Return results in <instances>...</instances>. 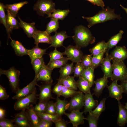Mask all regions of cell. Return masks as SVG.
<instances>
[{
	"instance_id": "6da1fadb",
	"label": "cell",
	"mask_w": 127,
	"mask_h": 127,
	"mask_svg": "<svg viewBox=\"0 0 127 127\" xmlns=\"http://www.w3.org/2000/svg\"><path fill=\"white\" fill-rule=\"evenodd\" d=\"M76 44L79 47L84 48L95 41V38L90 30L82 25L76 26L75 29V34L72 37Z\"/></svg>"
},
{
	"instance_id": "7a4b0ae2",
	"label": "cell",
	"mask_w": 127,
	"mask_h": 127,
	"mask_svg": "<svg viewBox=\"0 0 127 127\" xmlns=\"http://www.w3.org/2000/svg\"><path fill=\"white\" fill-rule=\"evenodd\" d=\"M83 19L86 20L88 24L87 26L90 28L94 25L99 23H103L111 20L117 19L120 20L121 18L120 15L115 13L114 10L109 7L102 8L94 16L91 17H82Z\"/></svg>"
},
{
	"instance_id": "3957f363",
	"label": "cell",
	"mask_w": 127,
	"mask_h": 127,
	"mask_svg": "<svg viewBox=\"0 0 127 127\" xmlns=\"http://www.w3.org/2000/svg\"><path fill=\"white\" fill-rule=\"evenodd\" d=\"M20 71L15 67H12L7 70L0 68V75H4L8 78L9 82L11 88L12 92L16 93L20 89L19 76Z\"/></svg>"
},
{
	"instance_id": "277c9868",
	"label": "cell",
	"mask_w": 127,
	"mask_h": 127,
	"mask_svg": "<svg viewBox=\"0 0 127 127\" xmlns=\"http://www.w3.org/2000/svg\"><path fill=\"white\" fill-rule=\"evenodd\" d=\"M113 72L111 80L121 82L127 78V68L123 61L112 60Z\"/></svg>"
},
{
	"instance_id": "5b68a950",
	"label": "cell",
	"mask_w": 127,
	"mask_h": 127,
	"mask_svg": "<svg viewBox=\"0 0 127 127\" xmlns=\"http://www.w3.org/2000/svg\"><path fill=\"white\" fill-rule=\"evenodd\" d=\"M55 4L52 0H38L33 7V10L39 16L50 15L55 9Z\"/></svg>"
},
{
	"instance_id": "8992f818",
	"label": "cell",
	"mask_w": 127,
	"mask_h": 127,
	"mask_svg": "<svg viewBox=\"0 0 127 127\" xmlns=\"http://www.w3.org/2000/svg\"><path fill=\"white\" fill-rule=\"evenodd\" d=\"M36 90L28 96L20 99L17 100L15 103L14 108L16 111L25 110L29 108L30 105L32 104H36L37 96Z\"/></svg>"
},
{
	"instance_id": "52a82bcc",
	"label": "cell",
	"mask_w": 127,
	"mask_h": 127,
	"mask_svg": "<svg viewBox=\"0 0 127 127\" xmlns=\"http://www.w3.org/2000/svg\"><path fill=\"white\" fill-rule=\"evenodd\" d=\"M63 55H66L69 60L73 63L81 62L82 58L83 56L81 48L75 46L69 45L65 47Z\"/></svg>"
},
{
	"instance_id": "ba28073f",
	"label": "cell",
	"mask_w": 127,
	"mask_h": 127,
	"mask_svg": "<svg viewBox=\"0 0 127 127\" xmlns=\"http://www.w3.org/2000/svg\"><path fill=\"white\" fill-rule=\"evenodd\" d=\"M85 95L83 93L79 91L71 97L67 107V109L71 111L79 110L84 106Z\"/></svg>"
},
{
	"instance_id": "9c48e42d",
	"label": "cell",
	"mask_w": 127,
	"mask_h": 127,
	"mask_svg": "<svg viewBox=\"0 0 127 127\" xmlns=\"http://www.w3.org/2000/svg\"><path fill=\"white\" fill-rule=\"evenodd\" d=\"M37 77L35 76L33 80L28 85L17 91L16 95L12 97L14 100H19L30 95L36 90V86H39L37 83Z\"/></svg>"
},
{
	"instance_id": "30bf717a",
	"label": "cell",
	"mask_w": 127,
	"mask_h": 127,
	"mask_svg": "<svg viewBox=\"0 0 127 127\" xmlns=\"http://www.w3.org/2000/svg\"><path fill=\"white\" fill-rule=\"evenodd\" d=\"M83 111L80 112L79 110H73L70 113L65 112L64 114L68 118L73 127H77L80 124H83L84 119H86L83 115Z\"/></svg>"
},
{
	"instance_id": "8fae6325",
	"label": "cell",
	"mask_w": 127,
	"mask_h": 127,
	"mask_svg": "<svg viewBox=\"0 0 127 127\" xmlns=\"http://www.w3.org/2000/svg\"><path fill=\"white\" fill-rule=\"evenodd\" d=\"M110 85L108 86L109 96L116 99L118 101L122 98L123 90L122 85L118 84L117 81L114 80Z\"/></svg>"
},
{
	"instance_id": "7c38bea8",
	"label": "cell",
	"mask_w": 127,
	"mask_h": 127,
	"mask_svg": "<svg viewBox=\"0 0 127 127\" xmlns=\"http://www.w3.org/2000/svg\"><path fill=\"white\" fill-rule=\"evenodd\" d=\"M15 116L13 120L17 127H32L28 113L25 110H22Z\"/></svg>"
},
{
	"instance_id": "4fadbf2b",
	"label": "cell",
	"mask_w": 127,
	"mask_h": 127,
	"mask_svg": "<svg viewBox=\"0 0 127 127\" xmlns=\"http://www.w3.org/2000/svg\"><path fill=\"white\" fill-rule=\"evenodd\" d=\"M52 83H42L41 85L39 86L40 91L38 95L39 101H49L50 99H55L53 97L51 94Z\"/></svg>"
},
{
	"instance_id": "5bb4252c",
	"label": "cell",
	"mask_w": 127,
	"mask_h": 127,
	"mask_svg": "<svg viewBox=\"0 0 127 127\" xmlns=\"http://www.w3.org/2000/svg\"><path fill=\"white\" fill-rule=\"evenodd\" d=\"M109 55L112 60L123 61L127 58V50L124 46H116Z\"/></svg>"
},
{
	"instance_id": "9a60e30c",
	"label": "cell",
	"mask_w": 127,
	"mask_h": 127,
	"mask_svg": "<svg viewBox=\"0 0 127 127\" xmlns=\"http://www.w3.org/2000/svg\"><path fill=\"white\" fill-rule=\"evenodd\" d=\"M106 57L104 58L100 65L103 73V76L108 78L111 77L113 72L112 65L111 63V60L108 52H105Z\"/></svg>"
},
{
	"instance_id": "2e32d148",
	"label": "cell",
	"mask_w": 127,
	"mask_h": 127,
	"mask_svg": "<svg viewBox=\"0 0 127 127\" xmlns=\"http://www.w3.org/2000/svg\"><path fill=\"white\" fill-rule=\"evenodd\" d=\"M55 33L54 35L51 36V44L49 47H53L57 48L62 46L65 48L63 45V42L66 39L69 37L67 34L66 32L62 31Z\"/></svg>"
},
{
	"instance_id": "e0dca14e",
	"label": "cell",
	"mask_w": 127,
	"mask_h": 127,
	"mask_svg": "<svg viewBox=\"0 0 127 127\" xmlns=\"http://www.w3.org/2000/svg\"><path fill=\"white\" fill-rule=\"evenodd\" d=\"M93 95L91 93L84 95V109L83 112L85 114L87 112H90L99 104L98 101L94 99Z\"/></svg>"
},
{
	"instance_id": "ac0fdd59",
	"label": "cell",
	"mask_w": 127,
	"mask_h": 127,
	"mask_svg": "<svg viewBox=\"0 0 127 127\" xmlns=\"http://www.w3.org/2000/svg\"><path fill=\"white\" fill-rule=\"evenodd\" d=\"M35 40V44L38 45L40 43H46L51 44V36L45 31L37 30L32 37Z\"/></svg>"
},
{
	"instance_id": "d6986e66",
	"label": "cell",
	"mask_w": 127,
	"mask_h": 127,
	"mask_svg": "<svg viewBox=\"0 0 127 127\" xmlns=\"http://www.w3.org/2000/svg\"><path fill=\"white\" fill-rule=\"evenodd\" d=\"M107 79L103 76L102 77L94 81V83L95 85V88L93 89L94 91L93 95H95L98 98L99 97L104 89L108 86V81Z\"/></svg>"
},
{
	"instance_id": "ffe728a7",
	"label": "cell",
	"mask_w": 127,
	"mask_h": 127,
	"mask_svg": "<svg viewBox=\"0 0 127 127\" xmlns=\"http://www.w3.org/2000/svg\"><path fill=\"white\" fill-rule=\"evenodd\" d=\"M52 71L45 64L37 76V81H42L46 83H52L53 81L51 76Z\"/></svg>"
},
{
	"instance_id": "44dd1931",
	"label": "cell",
	"mask_w": 127,
	"mask_h": 127,
	"mask_svg": "<svg viewBox=\"0 0 127 127\" xmlns=\"http://www.w3.org/2000/svg\"><path fill=\"white\" fill-rule=\"evenodd\" d=\"M18 18L20 21L19 22L20 27L23 29L28 37H32L37 30L35 26V23H28L23 21L19 16Z\"/></svg>"
},
{
	"instance_id": "7402d4cb",
	"label": "cell",
	"mask_w": 127,
	"mask_h": 127,
	"mask_svg": "<svg viewBox=\"0 0 127 127\" xmlns=\"http://www.w3.org/2000/svg\"><path fill=\"white\" fill-rule=\"evenodd\" d=\"M118 101L119 112L117 123L120 127H124L127 123V110L120 101Z\"/></svg>"
},
{
	"instance_id": "603a6c76",
	"label": "cell",
	"mask_w": 127,
	"mask_h": 127,
	"mask_svg": "<svg viewBox=\"0 0 127 127\" xmlns=\"http://www.w3.org/2000/svg\"><path fill=\"white\" fill-rule=\"evenodd\" d=\"M10 44L17 56H22L24 55H28V49L25 48L18 41L12 39Z\"/></svg>"
},
{
	"instance_id": "cb8c5ba5",
	"label": "cell",
	"mask_w": 127,
	"mask_h": 127,
	"mask_svg": "<svg viewBox=\"0 0 127 127\" xmlns=\"http://www.w3.org/2000/svg\"><path fill=\"white\" fill-rule=\"evenodd\" d=\"M7 14L6 15V23L10 34L12 33L13 30L18 29L19 26V22L13 16L9 11H7Z\"/></svg>"
},
{
	"instance_id": "d4e9b609",
	"label": "cell",
	"mask_w": 127,
	"mask_h": 127,
	"mask_svg": "<svg viewBox=\"0 0 127 127\" xmlns=\"http://www.w3.org/2000/svg\"><path fill=\"white\" fill-rule=\"evenodd\" d=\"M47 49H43L36 45L31 49H28V55L32 62L37 58L42 57L45 53Z\"/></svg>"
},
{
	"instance_id": "484cf974",
	"label": "cell",
	"mask_w": 127,
	"mask_h": 127,
	"mask_svg": "<svg viewBox=\"0 0 127 127\" xmlns=\"http://www.w3.org/2000/svg\"><path fill=\"white\" fill-rule=\"evenodd\" d=\"M77 81L78 87L80 91L85 94L91 93L92 87L89 83L83 77L80 76Z\"/></svg>"
},
{
	"instance_id": "4316f807",
	"label": "cell",
	"mask_w": 127,
	"mask_h": 127,
	"mask_svg": "<svg viewBox=\"0 0 127 127\" xmlns=\"http://www.w3.org/2000/svg\"><path fill=\"white\" fill-rule=\"evenodd\" d=\"M28 3L27 1H25L13 4H6L5 5V9L16 17L19 10Z\"/></svg>"
},
{
	"instance_id": "83f0119b",
	"label": "cell",
	"mask_w": 127,
	"mask_h": 127,
	"mask_svg": "<svg viewBox=\"0 0 127 127\" xmlns=\"http://www.w3.org/2000/svg\"><path fill=\"white\" fill-rule=\"evenodd\" d=\"M124 32L120 30L117 34L112 36L107 43V49L106 52H108L109 50L116 46L122 38Z\"/></svg>"
},
{
	"instance_id": "f1b7e54d",
	"label": "cell",
	"mask_w": 127,
	"mask_h": 127,
	"mask_svg": "<svg viewBox=\"0 0 127 127\" xmlns=\"http://www.w3.org/2000/svg\"><path fill=\"white\" fill-rule=\"evenodd\" d=\"M74 77V76H69L64 79L57 80L65 87L77 91L78 89L77 81L75 80Z\"/></svg>"
},
{
	"instance_id": "f546056e",
	"label": "cell",
	"mask_w": 127,
	"mask_h": 127,
	"mask_svg": "<svg viewBox=\"0 0 127 127\" xmlns=\"http://www.w3.org/2000/svg\"><path fill=\"white\" fill-rule=\"evenodd\" d=\"M74 66L73 63L66 64L61 67L59 70L60 76L59 79H63L66 78L74 73Z\"/></svg>"
},
{
	"instance_id": "4dcf8cb0",
	"label": "cell",
	"mask_w": 127,
	"mask_h": 127,
	"mask_svg": "<svg viewBox=\"0 0 127 127\" xmlns=\"http://www.w3.org/2000/svg\"><path fill=\"white\" fill-rule=\"evenodd\" d=\"M29 119L32 127H37L42 119L32 108L27 109Z\"/></svg>"
},
{
	"instance_id": "1f68e13d",
	"label": "cell",
	"mask_w": 127,
	"mask_h": 127,
	"mask_svg": "<svg viewBox=\"0 0 127 127\" xmlns=\"http://www.w3.org/2000/svg\"><path fill=\"white\" fill-rule=\"evenodd\" d=\"M59 97L57 96L56 99L57 114L61 117L67 110L66 107L68 102L65 100L61 99Z\"/></svg>"
},
{
	"instance_id": "d6a6232c",
	"label": "cell",
	"mask_w": 127,
	"mask_h": 127,
	"mask_svg": "<svg viewBox=\"0 0 127 127\" xmlns=\"http://www.w3.org/2000/svg\"><path fill=\"white\" fill-rule=\"evenodd\" d=\"M107 43L104 41L98 43L93 47L89 49V51L93 56L96 55L102 52L107 49Z\"/></svg>"
},
{
	"instance_id": "836d02e7",
	"label": "cell",
	"mask_w": 127,
	"mask_h": 127,
	"mask_svg": "<svg viewBox=\"0 0 127 127\" xmlns=\"http://www.w3.org/2000/svg\"><path fill=\"white\" fill-rule=\"evenodd\" d=\"M80 76L87 80L92 86L94 84V69L91 67L85 69Z\"/></svg>"
},
{
	"instance_id": "e575fe53",
	"label": "cell",
	"mask_w": 127,
	"mask_h": 127,
	"mask_svg": "<svg viewBox=\"0 0 127 127\" xmlns=\"http://www.w3.org/2000/svg\"><path fill=\"white\" fill-rule=\"evenodd\" d=\"M69 60L67 57H63L52 62H49L47 66L49 68L52 70L56 68H60L66 64Z\"/></svg>"
},
{
	"instance_id": "d590c367",
	"label": "cell",
	"mask_w": 127,
	"mask_h": 127,
	"mask_svg": "<svg viewBox=\"0 0 127 127\" xmlns=\"http://www.w3.org/2000/svg\"><path fill=\"white\" fill-rule=\"evenodd\" d=\"M70 12L69 10L55 9L50 15L48 16L47 17L52 18L58 20H63L67 16Z\"/></svg>"
},
{
	"instance_id": "8d00e7d4",
	"label": "cell",
	"mask_w": 127,
	"mask_h": 127,
	"mask_svg": "<svg viewBox=\"0 0 127 127\" xmlns=\"http://www.w3.org/2000/svg\"><path fill=\"white\" fill-rule=\"evenodd\" d=\"M106 99V98H103L95 109L89 112V113L99 118L102 113L106 109L105 102Z\"/></svg>"
},
{
	"instance_id": "74e56055",
	"label": "cell",
	"mask_w": 127,
	"mask_h": 127,
	"mask_svg": "<svg viewBox=\"0 0 127 127\" xmlns=\"http://www.w3.org/2000/svg\"><path fill=\"white\" fill-rule=\"evenodd\" d=\"M5 5L3 3H0V22L4 26L8 35V40L10 38L11 40L12 39L10 33L7 27L6 18V15L5 12Z\"/></svg>"
},
{
	"instance_id": "f35d334b",
	"label": "cell",
	"mask_w": 127,
	"mask_h": 127,
	"mask_svg": "<svg viewBox=\"0 0 127 127\" xmlns=\"http://www.w3.org/2000/svg\"><path fill=\"white\" fill-rule=\"evenodd\" d=\"M35 73V76H37L45 64L44 59L43 57L37 58L31 62Z\"/></svg>"
},
{
	"instance_id": "ab89813d",
	"label": "cell",
	"mask_w": 127,
	"mask_h": 127,
	"mask_svg": "<svg viewBox=\"0 0 127 127\" xmlns=\"http://www.w3.org/2000/svg\"><path fill=\"white\" fill-rule=\"evenodd\" d=\"M59 28V22L58 20L51 18L50 21L47 24L45 30L49 34L53 32H57Z\"/></svg>"
},
{
	"instance_id": "60d3db41",
	"label": "cell",
	"mask_w": 127,
	"mask_h": 127,
	"mask_svg": "<svg viewBox=\"0 0 127 127\" xmlns=\"http://www.w3.org/2000/svg\"><path fill=\"white\" fill-rule=\"evenodd\" d=\"M35 112L42 119L52 122L53 123H54L56 121L62 119L61 117L57 115H54L44 112Z\"/></svg>"
},
{
	"instance_id": "b9f144b4",
	"label": "cell",
	"mask_w": 127,
	"mask_h": 127,
	"mask_svg": "<svg viewBox=\"0 0 127 127\" xmlns=\"http://www.w3.org/2000/svg\"><path fill=\"white\" fill-rule=\"evenodd\" d=\"M105 50L98 55L93 56L92 59L91 67L94 69L100 66L104 58V56L105 53Z\"/></svg>"
},
{
	"instance_id": "7bdbcfd3",
	"label": "cell",
	"mask_w": 127,
	"mask_h": 127,
	"mask_svg": "<svg viewBox=\"0 0 127 127\" xmlns=\"http://www.w3.org/2000/svg\"><path fill=\"white\" fill-rule=\"evenodd\" d=\"M49 101H39L37 104L32 108L35 112H44L47 109Z\"/></svg>"
},
{
	"instance_id": "ee69618b",
	"label": "cell",
	"mask_w": 127,
	"mask_h": 127,
	"mask_svg": "<svg viewBox=\"0 0 127 127\" xmlns=\"http://www.w3.org/2000/svg\"><path fill=\"white\" fill-rule=\"evenodd\" d=\"M85 68L80 62L76 63L74 68V76L79 77L83 73Z\"/></svg>"
},
{
	"instance_id": "f6af8a7d",
	"label": "cell",
	"mask_w": 127,
	"mask_h": 127,
	"mask_svg": "<svg viewBox=\"0 0 127 127\" xmlns=\"http://www.w3.org/2000/svg\"><path fill=\"white\" fill-rule=\"evenodd\" d=\"M92 55L91 54V55H85L82 57L81 63L84 66L85 69L91 67Z\"/></svg>"
},
{
	"instance_id": "bcb514c9",
	"label": "cell",
	"mask_w": 127,
	"mask_h": 127,
	"mask_svg": "<svg viewBox=\"0 0 127 127\" xmlns=\"http://www.w3.org/2000/svg\"><path fill=\"white\" fill-rule=\"evenodd\" d=\"M78 91L69 88L63 85L61 96L64 97L65 99L69 97L71 98Z\"/></svg>"
},
{
	"instance_id": "7dc6e473",
	"label": "cell",
	"mask_w": 127,
	"mask_h": 127,
	"mask_svg": "<svg viewBox=\"0 0 127 127\" xmlns=\"http://www.w3.org/2000/svg\"><path fill=\"white\" fill-rule=\"evenodd\" d=\"M57 48H55V49L49 54L50 60L49 62H52L55 60L60 59L63 57V52L58 51Z\"/></svg>"
},
{
	"instance_id": "c3c4849f",
	"label": "cell",
	"mask_w": 127,
	"mask_h": 127,
	"mask_svg": "<svg viewBox=\"0 0 127 127\" xmlns=\"http://www.w3.org/2000/svg\"><path fill=\"white\" fill-rule=\"evenodd\" d=\"M99 118L89 113L86 118L88 121L89 127H97L98 126V122Z\"/></svg>"
},
{
	"instance_id": "681fc988",
	"label": "cell",
	"mask_w": 127,
	"mask_h": 127,
	"mask_svg": "<svg viewBox=\"0 0 127 127\" xmlns=\"http://www.w3.org/2000/svg\"><path fill=\"white\" fill-rule=\"evenodd\" d=\"M45 113L52 115H57L56 102L54 103L53 101H49Z\"/></svg>"
},
{
	"instance_id": "f907efd6",
	"label": "cell",
	"mask_w": 127,
	"mask_h": 127,
	"mask_svg": "<svg viewBox=\"0 0 127 127\" xmlns=\"http://www.w3.org/2000/svg\"><path fill=\"white\" fill-rule=\"evenodd\" d=\"M13 119H10L4 118L0 119V127H16Z\"/></svg>"
},
{
	"instance_id": "816d5d0a",
	"label": "cell",
	"mask_w": 127,
	"mask_h": 127,
	"mask_svg": "<svg viewBox=\"0 0 127 127\" xmlns=\"http://www.w3.org/2000/svg\"><path fill=\"white\" fill-rule=\"evenodd\" d=\"M63 87V84L60 82L58 81V83L54 86L52 90V92L59 97L61 96Z\"/></svg>"
},
{
	"instance_id": "f5cc1de1",
	"label": "cell",
	"mask_w": 127,
	"mask_h": 127,
	"mask_svg": "<svg viewBox=\"0 0 127 127\" xmlns=\"http://www.w3.org/2000/svg\"><path fill=\"white\" fill-rule=\"evenodd\" d=\"M9 95L7 93L4 88L0 85V99L4 100L8 99Z\"/></svg>"
},
{
	"instance_id": "db71d44e",
	"label": "cell",
	"mask_w": 127,
	"mask_h": 127,
	"mask_svg": "<svg viewBox=\"0 0 127 127\" xmlns=\"http://www.w3.org/2000/svg\"><path fill=\"white\" fill-rule=\"evenodd\" d=\"M53 123L52 122L42 119L37 127H50L52 126Z\"/></svg>"
},
{
	"instance_id": "11a10c76",
	"label": "cell",
	"mask_w": 127,
	"mask_h": 127,
	"mask_svg": "<svg viewBox=\"0 0 127 127\" xmlns=\"http://www.w3.org/2000/svg\"><path fill=\"white\" fill-rule=\"evenodd\" d=\"M92 4L100 7L102 8H104L105 4L103 0H86Z\"/></svg>"
},
{
	"instance_id": "9f6ffc18",
	"label": "cell",
	"mask_w": 127,
	"mask_h": 127,
	"mask_svg": "<svg viewBox=\"0 0 127 127\" xmlns=\"http://www.w3.org/2000/svg\"><path fill=\"white\" fill-rule=\"evenodd\" d=\"M54 123L56 127H67V122L62 119L56 121Z\"/></svg>"
},
{
	"instance_id": "6f0895ef",
	"label": "cell",
	"mask_w": 127,
	"mask_h": 127,
	"mask_svg": "<svg viewBox=\"0 0 127 127\" xmlns=\"http://www.w3.org/2000/svg\"><path fill=\"white\" fill-rule=\"evenodd\" d=\"M124 91V93L127 94V78L121 82Z\"/></svg>"
},
{
	"instance_id": "680465c9",
	"label": "cell",
	"mask_w": 127,
	"mask_h": 127,
	"mask_svg": "<svg viewBox=\"0 0 127 127\" xmlns=\"http://www.w3.org/2000/svg\"><path fill=\"white\" fill-rule=\"evenodd\" d=\"M5 113V110L0 107V119L4 118Z\"/></svg>"
},
{
	"instance_id": "91938a15",
	"label": "cell",
	"mask_w": 127,
	"mask_h": 127,
	"mask_svg": "<svg viewBox=\"0 0 127 127\" xmlns=\"http://www.w3.org/2000/svg\"><path fill=\"white\" fill-rule=\"evenodd\" d=\"M120 6L124 10L126 13L127 14V8L124 7L121 4H120Z\"/></svg>"
},
{
	"instance_id": "94428289",
	"label": "cell",
	"mask_w": 127,
	"mask_h": 127,
	"mask_svg": "<svg viewBox=\"0 0 127 127\" xmlns=\"http://www.w3.org/2000/svg\"><path fill=\"white\" fill-rule=\"evenodd\" d=\"M124 106L126 108L127 110V102L125 103V105Z\"/></svg>"
},
{
	"instance_id": "6125c7cd",
	"label": "cell",
	"mask_w": 127,
	"mask_h": 127,
	"mask_svg": "<svg viewBox=\"0 0 127 127\" xmlns=\"http://www.w3.org/2000/svg\"></svg>"
}]
</instances>
